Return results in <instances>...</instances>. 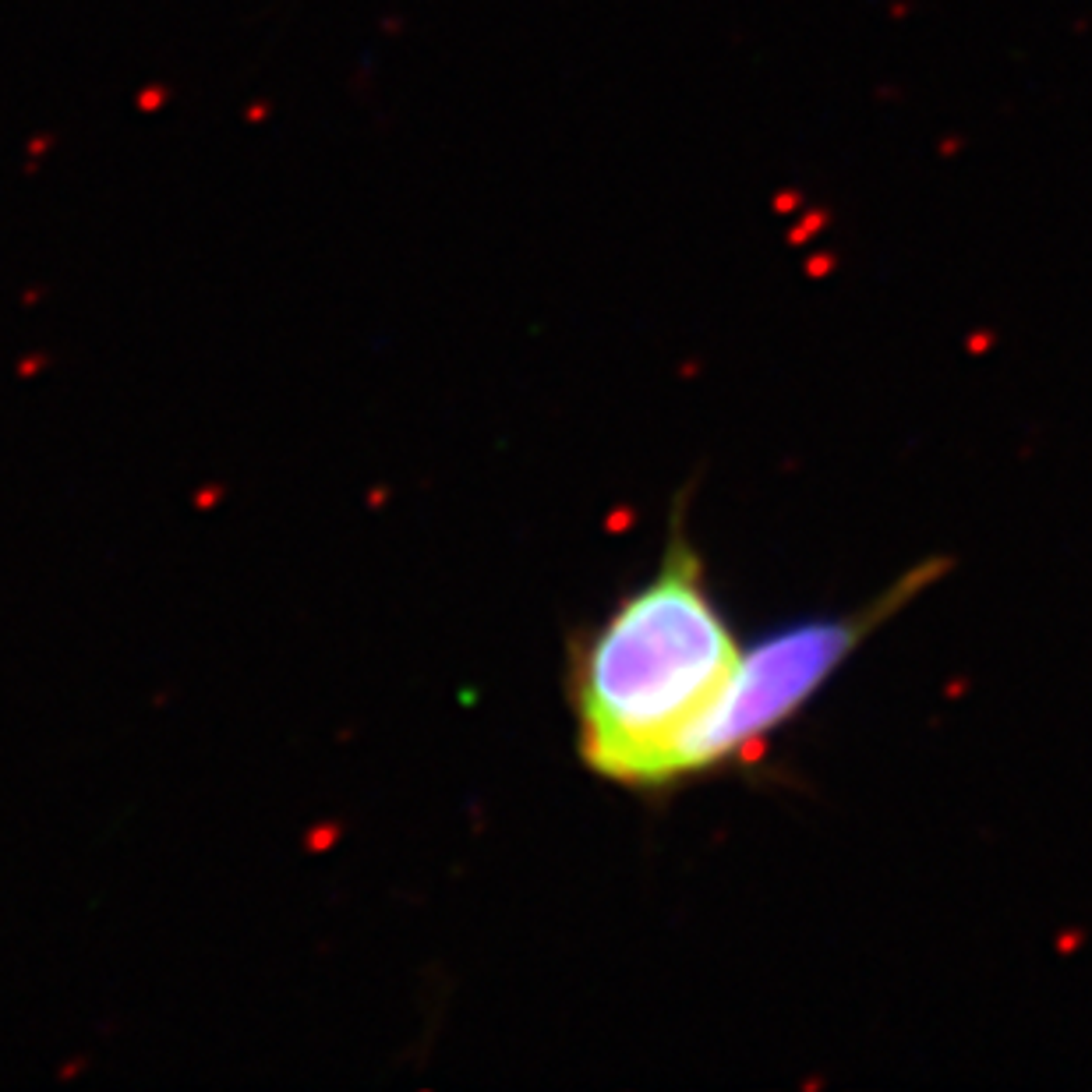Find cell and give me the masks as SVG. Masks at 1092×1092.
<instances>
[{"label": "cell", "instance_id": "1", "mask_svg": "<svg viewBox=\"0 0 1092 1092\" xmlns=\"http://www.w3.org/2000/svg\"><path fill=\"white\" fill-rule=\"evenodd\" d=\"M739 655L679 495L655 573L569 644L580 764L608 785L651 796L661 757L710 707Z\"/></svg>", "mask_w": 1092, "mask_h": 1092}, {"label": "cell", "instance_id": "2", "mask_svg": "<svg viewBox=\"0 0 1092 1092\" xmlns=\"http://www.w3.org/2000/svg\"><path fill=\"white\" fill-rule=\"evenodd\" d=\"M948 569V558H923L856 612L803 619L767 633L754 647H743L732 676L710 700V707L661 757L651 796L676 792L679 785L754 760L771 743V735L792 725L824 693L870 636L881 633L898 612H906Z\"/></svg>", "mask_w": 1092, "mask_h": 1092}]
</instances>
